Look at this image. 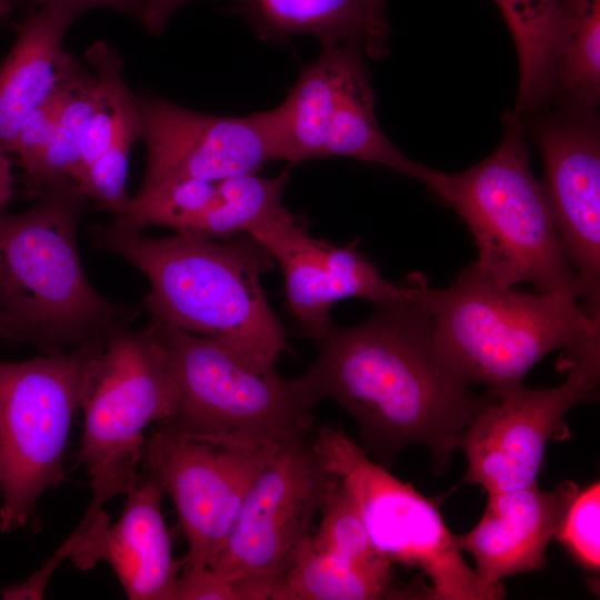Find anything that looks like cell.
Instances as JSON below:
<instances>
[{
    "label": "cell",
    "instance_id": "obj_1",
    "mask_svg": "<svg viewBox=\"0 0 600 600\" xmlns=\"http://www.w3.org/2000/svg\"><path fill=\"white\" fill-rule=\"evenodd\" d=\"M407 280L408 296L373 304L362 323L333 326L316 341L307 373L321 400H334L354 418L378 458L417 443L444 466L492 396L471 392L441 359L430 316L410 274Z\"/></svg>",
    "mask_w": 600,
    "mask_h": 600
},
{
    "label": "cell",
    "instance_id": "obj_2",
    "mask_svg": "<svg viewBox=\"0 0 600 600\" xmlns=\"http://www.w3.org/2000/svg\"><path fill=\"white\" fill-rule=\"evenodd\" d=\"M88 232L96 249L120 256L148 278L142 306L151 318L213 338L263 367H276L290 351L261 284L277 261L254 236L152 238L117 216L89 224Z\"/></svg>",
    "mask_w": 600,
    "mask_h": 600
},
{
    "label": "cell",
    "instance_id": "obj_3",
    "mask_svg": "<svg viewBox=\"0 0 600 600\" xmlns=\"http://www.w3.org/2000/svg\"><path fill=\"white\" fill-rule=\"evenodd\" d=\"M38 198L0 216V341L42 354L100 346L138 311L101 294L83 270L77 229L89 199L81 189L67 181Z\"/></svg>",
    "mask_w": 600,
    "mask_h": 600
},
{
    "label": "cell",
    "instance_id": "obj_4",
    "mask_svg": "<svg viewBox=\"0 0 600 600\" xmlns=\"http://www.w3.org/2000/svg\"><path fill=\"white\" fill-rule=\"evenodd\" d=\"M410 277L441 359L468 386L482 384L493 397L522 386L549 353L600 342V312L581 301L514 290L473 264L446 288H432L421 273Z\"/></svg>",
    "mask_w": 600,
    "mask_h": 600
},
{
    "label": "cell",
    "instance_id": "obj_5",
    "mask_svg": "<svg viewBox=\"0 0 600 600\" xmlns=\"http://www.w3.org/2000/svg\"><path fill=\"white\" fill-rule=\"evenodd\" d=\"M504 136L479 163L458 173L427 167L421 182L462 219L478 250L472 263L492 281L581 301L579 279L557 232L524 143V124L513 112Z\"/></svg>",
    "mask_w": 600,
    "mask_h": 600
},
{
    "label": "cell",
    "instance_id": "obj_6",
    "mask_svg": "<svg viewBox=\"0 0 600 600\" xmlns=\"http://www.w3.org/2000/svg\"><path fill=\"white\" fill-rule=\"evenodd\" d=\"M164 351L174 416L166 421L199 436L276 443L311 433L321 401L306 372L288 379L218 340L151 318Z\"/></svg>",
    "mask_w": 600,
    "mask_h": 600
},
{
    "label": "cell",
    "instance_id": "obj_7",
    "mask_svg": "<svg viewBox=\"0 0 600 600\" xmlns=\"http://www.w3.org/2000/svg\"><path fill=\"white\" fill-rule=\"evenodd\" d=\"M79 462L89 476L91 502L72 533L84 530L104 504L140 479L144 430L174 416L164 351L153 329L114 330L97 347L84 379Z\"/></svg>",
    "mask_w": 600,
    "mask_h": 600
},
{
    "label": "cell",
    "instance_id": "obj_8",
    "mask_svg": "<svg viewBox=\"0 0 600 600\" xmlns=\"http://www.w3.org/2000/svg\"><path fill=\"white\" fill-rule=\"evenodd\" d=\"M312 446L353 501L376 549L392 564L420 570L433 600H497L463 560L458 536L447 527L436 499L393 477L331 426L314 428Z\"/></svg>",
    "mask_w": 600,
    "mask_h": 600
},
{
    "label": "cell",
    "instance_id": "obj_9",
    "mask_svg": "<svg viewBox=\"0 0 600 600\" xmlns=\"http://www.w3.org/2000/svg\"><path fill=\"white\" fill-rule=\"evenodd\" d=\"M97 347L0 361L2 532L24 526L34 517L41 496L66 480L71 422Z\"/></svg>",
    "mask_w": 600,
    "mask_h": 600
},
{
    "label": "cell",
    "instance_id": "obj_10",
    "mask_svg": "<svg viewBox=\"0 0 600 600\" xmlns=\"http://www.w3.org/2000/svg\"><path fill=\"white\" fill-rule=\"evenodd\" d=\"M311 433L274 446L211 567L237 587L242 600L271 598L306 547L337 482L316 453Z\"/></svg>",
    "mask_w": 600,
    "mask_h": 600
},
{
    "label": "cell",
    "instance_id": "obj_11",
    "mask_svg": "<svg viewBox=\"0 0 600 600\" xmlns=\"http://www.w3.org/2000/svg\"><path fill=\"white\" fill-rule=\"evenodd\" d=\"M276 443L187 432L159 422L146 440L147 476L168 493L188 543L184 569L211 568Z\"/></svg>",
    "mask_w": 600,
    "mask_h": 600
},
{
    "label": "cell",
    "instance_id": "obj_12",
    "mask_svg": "<svg viewBox=\"0 0 600 600\" xmlns=\"http://www.w3.org/2000/svg\"><path fill=\"white\" fill-rule=\"evenodd\" d=\"M560 386L529 389L523 384L493 397L464 430L459 447L468 459L464 481L488 493L537 483L547 443L568 436L566 414L594 396L600 378V342L579 352H563Z\"/></svg>",
    "mask_w": 600,
    "mask_h": 600
},
{
    "label": "cell",
    "instance_id": "obj_13",
    "mask_svg": "<svg viewBox=\"0 0 600 600\" xmlns=\"http://www.w3.org/2000/svg\"><path fill=\"white\" fill-rule=\"evenodd\" d=\"M136 93L147 162L140 189L179 180L217 181L257 173L278 160L271 110L244 117L194 111L153 93Z\"/></svg>",
    "mask_w": 600,
    "mask_h": 600
},
{
    "label": "cell",
    "instance_id": "obj_14",
    "mask_svg": "<svg viewBox=\"0 0 600 600\" xmlns=\"http://www.w3.org/2000/svg\"><path fill=\"white\" fill-rule=\"evenodd\" d=\"M544 166L540 182L579 279L581 302L600 311V134L596 110L562 107L529 124Z\"/></svg>",
    "mask_w": 600,
    "mask_h": 600
},
{
    "label": "cell",
    "instance_id": "obj_15",
    "mask_svg": "<svg viewBox=\"0 0 600 600\" xmlns=\"http://www.w3.org/2000/svg\"><path fill=\"white\" fill-rule=\"evenodd\" d=\"M252 236L282 270L286 304L296 327L314 341L333 327L330 311L336 302L362 298L378 304L410 292L408 280L384 279L356 242L340 247L318 240L309 233L307 220L290 211Z\"/></svg>",
    "mask_w": 600,
    "mask_h": 600
},
{
    "label": "cell",
    "instance_id": "obj_16",
    "mask_svg": "<svg viewBox=\"0 0 600 600\" xmlns=\"http://www.w3.org/2000/svg\"><path fill=\"white\" fill-rule=\"evenodd\" d=\"M161 488L147 476L126 493L119 519L111 523L104 510L81 532L71 533L53 553L69 558L79 570L107 562L131 600H173L186 560L172 553Z\"/></svg>",
    "mask_w": 600,
    "mask_h": 600
},
{
    "label": "cell",
    "instance_id": "obj_17",
    "mask_svg": "<svg viewBox=\"0 0 600 600\" xmlns=\"http://www.w3.org/2000/svg\"><path fill=\"white\" fill-rule=\"evenodd\" d=\"M578 491L574 482L564 481L550 491L533 483L488 493L482 518L458 536L460 549L473 557L484 587L504 597L502 579L543 567L546 548Z\"/></svg>",
    "mask_w": 600,
    "mask_h": 600
},
{
    "label": "cell",
    "instance_id": "obj_18",
    "mask_svg": "<svg viewBox=\"0 0 600 600\" xmlns=\"http://www.w3.org/2000/svg\"><path fill=\"white\" fill-rule=\"evenodd\" d=\"M260 40L312 36L324 47L357 46L371 59L388 51L380 0H229Z\"/></svg>",
    "mask_w": 600,
    "mask_h": 600
},
{
    "label": "cell",
    "instance_id": "obj_19",
    "mask_svg": "<svg viewBox=\"0 0 600 600\" xmlns=\"http://www.w3.org/2000/svg\"><path fill=\"white\" fill-rule=\"evenodd\" d=\"M366 74L360 47L321 48L319 57L301 69L284 101L271 109L278 160L297 164L323 158L328 124L339 101Z\"/></svg>",
    "mask_w": 600,
    "mask_h": 600
},
{
    "label": "cell",
    "instance_id": "obj_20",
    "mask_svg": "<svg viewBox=\"0 0 600 600\" xmlns=\"http://www.w3.org/2000/svg\"><path fill=\"white\" fill-rule=\"evenodd\" d=\"M77 16L62 7L28 11L0 66V148L8 151L24 119L59 81L69 53L63 37Z\"/></svg>",
    "mask_w": 600,
    "mask_h": 600
},
{
    "label": "cell",
    "instance_id": "obj_21",
    "mask_svg": "<svg viewBox=\"0 0 600 600\" xmlns=\"http://www.w3.org/2000/svg\"><path fill=\"white\" fill-rule=\"evenodd\" d=\"M596 110L600 97V0H560L552 47V98Z\"/></svg>",
    "mask_w": 600,
    "mask_h": 600
},
{
    "label": "cell",
    "instance_id": "obj_22",
    "mask_svg": "<svg viewBox=\"0 0 600 600\" xmlns=\"http://www.w3.org/2000/svg\"><path fill=\"white\" fill-rule=\"evenodd\" d=\"M393 564H362L308 544L276 584L273 600H376L400 598Z\"/></svg>",
    "mask_w": 600,
    "mask_h": 600
},
{
    "label": "cell",
    "instance_id": "obj_23",
    "mask_svg": "<svg viewBox=\"0 0 600 600\" xmlns=\"http://www.w3.org/2000/svg\"><path fill=\"white\" fill-rule=\"evenodd\" d=\"M512 34L520 78L513 113L522 118L552 100V47L560 0H492Z\"/></svg>",
    "mask_w": 600,
    "mask_h": 600
},
{
    "label": "cell",
    "instance_id": "obj_24",
    "mask_svg": "<svg viewBox=\"0 0 600 600\" xmlns=\"http://www.w3.org/2000/svg\"><path fill=\"white\" fill-rule=\"evenodd\" d=\"M289 180L288 171L273 178L247 173L217 180L214 198L183 234L228 239L260 231L289 211L282 201Z\"/></svg>",
    "mask_w": 600,
    "mask_h": 600
},
{
    "label": "cell",
    "instance_id": "obj_25",
    "mask_svg": "<svg viewBox=\"0 0 600 600\" xmlns=\"http://www.w3.org/2000/svg\"><path fill=\"white\" fill-rule=\"evenodd\" d=\"M368 74L343 94L328 124L323 158L348 157L382 164L421 181L427 166L403 154L381 129Z\"/></svg>",
    "mask_w": 600,
    "mask_h": 600
},
{
    "label": "cell",
    "instance_id": "obj_26",
    "mask_svg": "<svg viewBox=\"0 0 600 600\" xmlns=\"http://www.w3.org/2000/svg\"><path fill=\"white\" fill-rule=\"evenodd\" d=\"M62 100L52 141L31 181L30 194L39 197L47 189L72 181L76 183L80 156L96 98V77L69 56L61 79ZM77 184V183H76Z\"/></svg>",
    "mask_w": 600,
    "mask_h": 600
},
{
    "label": "cell",
    "instance_id": "obj_27",
    "mask_svg": "<svg viewBox=\"0 0 600 600\" xmlns=\"http://www.w3.org/2000/svg\"><path fill=\"white\" fill-rule=\"evenodd\" d=\"M140 139V123L128 127L89 167L81 187L86 197L99 209L121 214L130 200L126 191L129 154Z\"/></svg>",
    "mask_w": 600,
    "mask_h": 600
},
{
    "label": "cell",
    "instance_id": "obj_28",
    "mask_svg": "<svg viewBox=\"0 0 600 600\" xmlns=\"http://www.w3.org/2000/svg\"><path fill=\"white\" fill-rule=\"evenodd\" d=\"M600 484L599 481L578 491L554 534L587 570L600 568Z\"/></svg>",
    "mask_w": 600,
    "mask_h": 600
},
{
    "label": "cell",
    "instance_id": "obj_29",
    "mask_svg": "<svg viewBox=\"0 0 600 600\" xmlns=\"http://www.w3.org/2000/svg\"><path fill=\"white\" fill-rule=\"evenodd\" d=\"M60 79L48 98L24 119L8 149L18 156L26 183L37 174L53 138L62 100Z\"/></svg>",
    "mask_w": 600,
    "mask_h": 600
},
{
    "label": "cell",
    "instance_id": "obj_30",
    "mask_svg": "<svg viewBox=\"0 0 600 600\" xmlns=\"http://www.w3.org/2000/svg\"><path fill=\"white\" fill-rule=\"evenodd\" d=\"M242 600L237 587L219 577L211 568L184 569L179 576L173 600Z\"/></svg>",
    "mask_w": 600,
    "mask_h": 600
},
{
    "label": "cell",
    "instance_id": "obj_31",
    "mask_svg": "<svg viewBox=\"0 0 600 600\" xmlns=\"http://www.w3.org/2000/svg\"><path fill=\"white\" fill-rule=\"evenodd\" d=\"M146 0H13L14 7L27 11L43 7L56 6L72 11L76 16L92 8H109L126 13L141 23Z\"/></svg>",
    "mask_w": 600,
    "mask_h": 600
},
{
    "label": "cell",
    "instance_id": "obj_32",
    "mask_svg": "<svg viewBox=\"0 0 600 600\" xmlns=\"http://www.w3.org/2000/svg\"><path fill=\"white\" fill-rule=\"evenodd\" d=\"M193 0H146L141 24L147 31L160 34L172 14Z\"/></svg>",
    "mask_w": 600,
    "mask_h": 600
},
{
    "label": "cell",
    "instance_id": "obj_33",
    "mask_svg": "<svg viewBox=\"0 0 600 600\" xmlns=\"http://www.w3.org/2000/svg\"><path fill=\"white\" fill-rule=\"evenodd\" d=\"M14 178L12 174V163L8 157V151L0 148V216L4 212L14 193Z\"/></svg>",
    "mask_w": 600,
    "mask_h": 600
},
{
    "label": "cell",
    "instance_id": "obj_34",
    "mask_svg": "<svg viewBox=\"0 0 600 600\" xmlns=\"http://www.w3.org/2000/svg\"><path fill=\"white\" fill-rule=\"evenodd\" d=\"M14 9L13 0H0V21Z\"/></svg>",
    "mask_w": 600,
    "mask_h": 600
},
{
    "label": "cell",
    "instance_id": "obj_35",
    "mask_svg": "<svg viewBox=\"0 0 600 600\" xmlns=\"http://www.w3.org/2000/svg\"><path fill=\"white\" fill-rule=\"evenodd\" d=\"M1 337H2V322H1V316H0V340H1Z\"/></svg>",
    "mask_w": 600,
    "mask_h": 600
},
{
    "label": "cell",
    "instance_id": "obj_36",
    "mask_svg": "<svg viewBox=\"0 0 600 600\" xmlns=\"http://www.w3.org/2000/svg\"><path fill=\"white\" fill-rule=\"evenodd\" d=\"M381 2L386 3V0H380Z\"/></svg>",
    "mask_w": 600,
    "mask_h": 600
}]
</instances>
